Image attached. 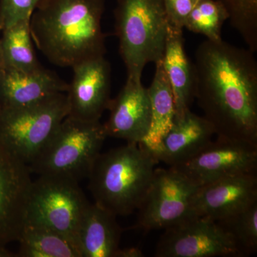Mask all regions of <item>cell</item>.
<instances>
[{"mask_svg": "<svg viewBox=\"0 0 257 257\" xmlns=\"http://www.w3.org/2000/svg\"><path fill=\"white\" fill-rule=\"evenodd\" d=\"M195 100L216 137L257 144V62L248 49L206 40L194 62Z\"/></svg>", "mask_w": 257, "mask_h": 257, "instance_id": "obj_1", "label": "cell"}, {"mask_svg": "<svg viewBox=\"0 0 257 257\" xmlns=\"http://www.w3.org/2000/svg\"><path fill=\"white\" fill-rule=\"evenodd\" d=\"M104 9L105 0H43L30 18L32 40L58 67L105 56Z\"/></svg>", "mask_w": 257, "mask_h": 257, "instance_id": "obj_2", "label": "cell"}, {"mask_svg": "<svg viewBox=\"0 0 257 257\" xmlns=\"http://www.w3.org/2000/svg\"><path fill=\"white\" fill-rule=\"evenodd\" d=\"M158 163L140 143L99 154L87 177L94 203L116 216L130 215L143 202Z\"/></svg>", "mask_w": 257, "mask_h": 257, "instance_id": "obj_3", "label": "cell"}, {"mask_svg": "<svg viewBox=\"0 0 257 257\" xmlns=\"http://www.w3.org/2000/svg\"><path fill=\"white\" fill-rule=\"evenodd\" d=\"M114 19L127 79L142 82L145 66L163 57L169 27L163 0H116Z\"/></svg>", "mask_w": 257, "mask_h": 257, "instance_id": "obj_4", "label": "cell"}, {"mask_svg": "<svg viewBox=\"0 0 257 257\" xmlns=\"http://www.w3.org/2000/svg\"><path fill=\"white\" fill-rule=\"evenodd\" d=\"M107 138L100 121L66 116L43 150L29 165L38 175L87 178Z\"/></svg>", "mask_w": 257, "mask_h": 257, "instance_id": "obj_5", "label": "cell"}, {"mask_svg": "<svg viewBox=\"0 0 257 257\" xmlns=\"http://www.w3.org/2000/svg\"><path fill=\"white\" fill-rule=\"evenodd\" d=\"M67 115L66 93L26 105L0 108V144L30 165Z\"/></svg>", "mask_w": 257, "mask_h": 257, "instance_id": "obj_6", "label": "cell"}, {"mask_svg": "<svg viewBox=\"0 0 257 257\" xmlns=\"http://www.w3.org/2000/svg\"><path fill=\"white\" fill-rule=\"evenodd\" d=\"M89 204L77 181L39 175L32 182L27 222L55 230L73 240L79 247V227Z\"/></svg>", "mask_w": 257, "mask_h": 257, "instance_id": "obj_7", "label": "cell"}, {"mask_svg": "<svg viewBox=\"0 0 257 257\" xmlns=\"http://www.w3.org/2000/svg\"><path fill=\"white\" fill-rule=\"evenodd\" d=\"M199 187L175 167L155 169L135 228L165 229L190 218L191 200Z\"/></svg>", "mask_w": 257, "mask_h": 257, "instance_id": "obj_8", "label": "cell"}, {"mask_svg": "<svg viewBox=\"0 0 257 257\" xmlns=\"http://www.w3.org/2000/svg\"><path fill=\"white\" fill-rule=\"evenodd\" d=\"M156 257H241L229 235L216 221L190 217L165 229Z\"/></svg>", "mask_w": 257, "mask_h": 257, "instance_id": "obj_9", "label": "cell"}, {"mask_svg": "<svg viewBox=\"0 0 257 257\" xmlns=\"http://www.w3.org/2000/svg\"><path fill=\"white\" fill-rule=\"evenodd\" d=\"M172 167L199 186L231 176L256 173L257 144L216 137L192 159Z\"/></svg>", "mask_w": 257, "mask_h": 257, "instance_id": "obj_10", "label": "cell"}, {"mask_svg": "<svg viewBox=\"0 0 257 257\" xmlns=\"http://www.w3.org/2000/svg\"><path fill=\"white\" fill-rule=\"evenodd\" d=\"M31 173L28 164L0 144V243L18 240L26 224Z\"/></svg>", "mask_w": 257, "mask_h": 257, "instance_id": "obj_11", "label": "cell"}, {"mask_svg": "<svg viewBox=\"0 0 257 257\" xmlns=\"http://www.w3.org/2000/svg\"><path fill=\"white\" fill-rule=\"evenodd\" d=\"M73 78L66 92L68 115L84 121H99L111 101V65L105 57L74 66Z\"/></svg>", "mask_w": 257, "mask_h": 257, "instance_id": "obj_12", "label": "cell"}, {"mask_svg": "<svg viewBox=\"0 0 257 257\" xmlns=\"http://www.w3.org/2000/svg\"><path fill=\"white\" fill-rule=\"evenodd\" d=\"M256 202V173L224 177L198 187L191 200V217L216 221Z\"/></svg>", "mask_w": 257, "mask_h": 257, "instance_id": "obj_13", "label": "cell"}, {"mask_svg": "<svg viewBox=\"0 0 257 257\" xmlns=\"http://www.w3.org/2000/svg\"><path fill=\"white\" fill-rule=\"evenodd\" d=\"M108 110L109 119L103 124L106 136L143 143L151 125V105L142 82L126 79L118 95L111 99Z\"/></svg>", "mask_w": 257, "mask_h": 257, "instance_id": "obj_14", "label": "cell"}, {"mask_svg": "<svg viewBox=\"0 0 257 257\" xmlns=\"http://www.w3.org/2000/svg\"><path fill=\"white\" fill-rule=\"evenodd\" d=\"M215 130L204 116L189 110L175 119L172 127L152 152L168 167H176L197 155L212 142Z\"/></svg>", "mask_w": 257, "mask_h": 257, "instance_id": "obj_15", "label": "cell"}, {"mask_svg": "<svg viewBox=\"0 0 257 257\" xmlns=\"http://www.w3.org/2000/svg\"><path fill=\"white\" fill-rule=\"evenodd\" d=\"M68 84L45 67L21 71L3 66L0 72V108L17 107L66 93Z\"/></svg>", "mask_w": 257, "mask_h": 257, "instance_id": "obj_16", "label": "cell"}, {"mask_svg": "<svg viewBox=\"0 0 257 257\" xmlns=\"http://www.w3.org/2000/svg\"><path fill=\"white\" fill-rule=\"evenodd\" d=\"M162 62L173 92L177 119L190 110L195 100L194 63L186 53L182 29L169 25Z\"/></svg>", "mask_w": 257, "mask_h": 257, "instance_id": "obj_17", "label": "cell"}, {"mask_svg": "<svg viewBox=\"0 0 257 257\" xmlns=\"http://www.w3.org/2000/svg\"><path fill=\"white\" fill-rule=\"evenodd\" d=\"M116 217L94 203L84 213L78 233L82 257H116L122 229Z\"/></svg>", "mask_w": 257, "mask_h": 257, "instance_id": "obj_18", "label": "cell"}, {"mask_svg": "<svg viewBox=\"0 0 257 257\" xmlns=\"http://www.w3.org/2000/svg\"><path fill=\"white\" fill-rule=\"evenodd\" d=\"M156 70L147 88L151 105V125L142 145L153 152L175 122V99L162 60L155 63Z\"/></svg>", "mask_w": 257, "mask_h": 257, "instance_id": "obj_19", "label": "cell"}, {"mask_svg": "<svg viewBox=\"0 0 257 257\" xmlns=\"http://www.w3.org/2000/svg\"><path fill=\"white\" fill-rule=\"evenodd\" d=\"M18 241L20 256L82 257L73 240L43 225L27 222Z\"/></svg>", "mask_w": 257, "mask_h": 257, "instance_id": "obj_20", "label": "cell"}, {"mask_svg": "<svg viewBox=\"0 0 257 257\" xmlns=\"http://www.w3.org/2000/svg\"><path fill=\"white\" fill-rule=\"evenodd\" d=\"M0 54L4 67L21 71L36 70L43 67L34 50L30 20L19 22L3 30Z\"/></svg>", "mask_w": 257, "mask_h": 257, "instance_id": "obj_21", "label": "cell"}, {"mask_svg": "<svg viewBox=\"0 0 257 257\" xmlns=\"http://www.w3.org/2000/svg\"><path fill=\"white\" fill-rule=\"evenodd\" d=\"M216 222L229 235L241 257L256 253L257 202Z\"/></svg>", "mask_w": 257, "mask_h": 257, "instance_id": "obj_22", "label": "cell"}, {"mask_svg": "<svg viewBox=\"0 0 257 257\" xmlns=\"http://www.w3.org/2000/svg\"><path fill=\"white\" fill-rule=\"evenodd\" d=\"M229 14L221 0H199L184 24V28L204 35L207 40H222L221 30Z\"/></svg>", "mask_w": 257, "mask_h": 257, "instance_id": "obj_23", "label": "cell"}, {"mask_svg": "<svg viewBox=\"0 0 257 257\" xmlns=\"http://www.w3.org/2000/svg\"><path fill=\"white\" fill-rule=\"evenodd\" d=\"M230 25L243 39L248 50L257 51V0H221Z\"/></svg>", "mask_w": 257, "mask_h": 257, "instance_id": "obj_24", "label": "cell"}, {"mask_svg": "<svg viewBox=\"0 0 257 257\" xmlns=\"http://www.w3.org/2000/svg\"><path fill=\"white\" fill-rule=\"evenodd\" d=\"M43 0H0V20L4 29L24 20H30L32 13Z\"/></svg>", "mask_w": 257, "mask_h": 257, "instance_id": "obj_25", "label": "cell"}, {"mask_svg": "<svg viewBox=\"0 0 257 257\" xmlns=\"http://www.w3.org/2000/svg\"><path fill=\"white\" fill-rule=\"evenodd\" d=\"M199 0H163L169 25L182 29L192 10Z\"/></svg>", "mask_w": 257, "mask_h": 257, "instance_id": "obj_26", "label": "cell"}, {"mask_svg": "<svg viewBox=\"0 0 257 257\" xmlns=\"http://www.w3.org/2000/svg\"><path fill=\"white\" fill-rule=\"evenodd\" d=\"M145 256L141 248L128 247L119 248L116 257H143Z\"/></svg>", "mask_w": 257, "mask_h": 257, "instance_id": "obj_27", "label": "cell"}, {"mask_svg": "<svg viewBox=\"0 0 257 257\" xmlns=\"http://www.w3.org/2000/svg\"><path fill=\"white\" fill-rule=\"evenodd\" d=\"M3 68V62L2 60L1 54H0V72H1L2 69Z\"/></svg>", "mask_w": 257, "mask_h": 257, "instance_id": "obj_28", "label": "cell"}, {"mask_svg": "<svg viewBox=\"0 0 257 257\" xmlns=\"http://www.w3.org/2000/svg\"><path fill=\"white\" fill-rule=\"evenodd\" d=\"M3 30H4V26H3V24L2 23L1 20H0V34H2Z\"/></svg>", "mask_w": 257, "mask_h": 257, "instance_id": "obj_29", "label": "cell"}]
</instances>
